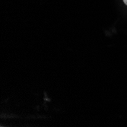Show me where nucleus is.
Segmentation results:
<instances>
[{"label":"nucleus","instance_id":"obj_1","mask_svg":"<svg viewBox=\"0 0 127 127\" xmlns=\"http://www.w3.org/2000/svg\"><path fill=\"white\" fill-rule=\"evenodd\" d=\"M123 2L127 5V0H123Z\"/></svg>","mask_w":127,"mask_h":127}]
</instances>
